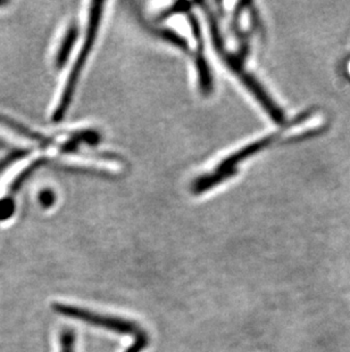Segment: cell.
Wrapping results in <instances>:
<instances>
[{
    "mask_svg": "<svg viewBox=\"0 0 350 352\" xmlns=\"http://www.w3.org/2000/svg\"><path fill=\"white\" fill-rule=\"evenodd\" d=\"M103 3H93L91 5V10L89 13V22L86 28V36L83 43L82 48L80 50L79 56L76 58L75 64L71 70L70 77L67 79V85L64 88L63 94L60 96V103L57 105L56 110L54 112L53 120L55 122H60L67 114L71 103H72L73 95L75 90L76 83L79 81L80 76L82 72L84 64H86L90 52L93 50V43L96 40L98 29H100V16L103 13Z\"/></svg>",
    "mask_w": 350,
    "mask_h": 352,
    "instance_id": "obj_1",
    "label": "cell"
},
{
    "mask_svg": "<svg viewBox=\"0 0 350 352\" xmlns=\"http://www.w3.org/2000/svg\"><path fill=\"white\" fill-rule=\"evenodd\" d=\"M211 32L215 50L218 52L223 62L228 65L229 69L240 78L242 82L245 85L246 88L253 94V96L259 102L261 107L268 112L270 118L275 123H279V124L283 123L285 117H284L283 112H282L280 107L273 102L270 95L265 91L264 88L259 85L257 80L255 79L251 74H248L238 57L233 56V55L229 54L225 50L223 40H222L221 36H220V31H218L216 25L211 27Z\"/></svg>",
    "mask_w": 350,
    "mask_h": 352,
    "instance_id": "obj_2",
    "label": "cell"
},
{
    "mask_svg": "<svg viewBox=\"0 0 350 352\" xmlns=\"http://www.w3.org/2000/svg\"><path fill=\"white\" fill-rule=\"evenodd\" d=\"M53 309L55 313L62 316H67L70 318L78 319L81 322H88L91 325L102 326L105 329H110L121 334H139L141 332L137 324L126 319L108 317V316L98 315L91 313L86 309H81L79 307L64 305V303H54Z\"/></svg>",
    "mask_w": 350,
    "mask_h": 352,
    "instance_id": "obj_3",
    "label": "cell"
},
{
    "mask_svg": "<svg viewBox=\"0 0 350 352\" xmlns=\"http://www.w3.org/2000/svg\"><path fill=\"white\" fill-rule=\"evenodd\" d=\"M278 135H272V136L264 137L263 140H257L250 145L244 147L242 150L232 154L231 157H226L223 162L218 166V171H226V170H235V166L238 163L242 162L244 160L250 157L255 153H258L259 151L264 150L265 147L271 145L275 140H277Z\"/></svg>",
    "mask_w": 350,
    "mask_h": 352,
    "instance_id": "obj_4",
    "label": "cell"
},
{
    "mask_svg": "<svg viewBox=\"0 0 350 352\" xmlns=\"http://www.w3.org/2000/svg\"><path fill=\"white\" fill-rule=\"evenodd\" d=\"M235 175V170H226V171H218V170H216V173L199 178L194 184L192 190H194L195 194L204 193L206 190H211L213 187L216 186L218 184L223 183L224 180L231 178Z\"/></svg>",
    "mask_w": 350,
    "mask_h": 352,
    "instance_id": "obj_5",
    "label": "cell"
},
{
    "mask_svg": "<svg viewBox=\"0 0 350 352\" xmlns=\"http://www.w3.org/2000/svg\"><path fill=\"white\" fill-rule=\"evenodd\" d=\"M196 67H197V74H198L200 90L204 95H209L211 91V77L204 54L197 53L196 55Z\"/></svg>",
    "mask_w": 350,
    "mask_h": 352,
    "instance_id": "obj_6",
    "label": "cell"
},
{
    "mask_svg": "<svg viewBox=\"0 0 350 352\" xmlns=\"http://www.w3.org/2000/svg\"><path fill=\"white\" fill-rule=\"evenodd\" d=\"M76 37H78V29L74 25H72L69 29V31H67V34H65V38H64L63 41L60 43V50L57 53L55 64H56V67H58V69L63 67L64 64H65L67 58H69L73 45L75 43Z\"/></svg>",
    "mask_w": 350,
    "mask_h": 352,
    "instance_id": "obj_7",
    "label": "cell"
},
{
    "mask_svg": "<svg viewBox=\"0 0 350 352\" xmlns=\"http://www.w3.org/2000/svg\"><path fill=\"white\" fill-rule=\"evenodd\" d=\"M74 343H75V336L72 329H64L60 336V352H74Z\"/></svg>",
    "mask_w": 350,
    "mask_h": 352,
    "instance_id": "obj_8",
    "label": "cell"
},
{
    "mask_svg": "<svg viewBox=\"0 0 350 352\" xmlns=\"http://www.w3.org/2000/svg\"><path fill=\"white\" fill-rule=\"evenodd\" d=\"M163 38L167 40L170 43H174L175 46L180 47L182 50H185L188 48V43L185 41V39L178 36V34H175L174 31L169 30V29H164L161 31Z\"/></svg>",
    "mask_w": 350,
    "mask_h": 352,
    "instance_id": "obj_9",
    "label": "cell"
},
{
    "mask_svg": "<svg viewBox=\"0 0 350 352\" xmlns=\"http://www.w3.org/2000/svg\"><path fill=\"white\" fill-rule=\"evenodd\" d=\"M14 213V201L10 197L0 199V220H6Z\"/></svg>",
    "mask_w": 350,
    "mask_h": 352,
    "instance_id": "obj_10",
    "label": "cell"
},
{
    "mask_svg": "<svg viewBox=\"0 0 350 352\" xmlns=\"http://www.w3.org/2000/svg\"><path fill=\"white\" fill-rule=\"evenodd\" d=\"M148 343V336L141 331V332L137 336L136 341L133 342L132 346H129L126 352H141L142 350L145 349Z\"/></svg>",
    "mask_w": 350,
    "mask_h": 352,
    "instance_id": "obj_11",
    "label": "cell"
},
{
    "mask_svg": "<svg viewBox=\"0 0 350 352\" xmlns=\"http://www.w3.org/2000/svg\"><path fill=\"white\" fill-rule=\"evenodd\" d=\"M55 199H56V195L51 190H43L39 194L40 204L45 206V208H50L53 206Z\"/></svg>",
    "mask_w": 350,
    "mask_h": 352,
    "instance_id": "obj_12",
    "label": "cell"
},
{
    "mask_svg": "<svg viewBox=\"0 0 350 352\" xmlns=\"http://www.w3.org/2000/svg\"><path fill=\"white\" fill-rule=\"evenodd\" d=\"M189 8H190V3H175V5H173L171 8L165 10V12H164V13L161 15V17H162V19H166V17L171 16V15H174V14L185 13V12H188Z\"/></svg>",
    "mask_w": 350,
    "mask_h": 352,
    "instance_id": "obj_13",
    "label": "cell"
}]
</instances>
